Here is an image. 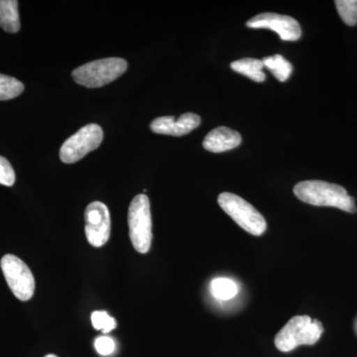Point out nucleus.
Returning <instances> with one entry per match:
<instances>
[{"mask_svg":"<svg viewBox=\"0 0 357 357\" xmlns=\"http://www.w3.org/2000/svg\"><path fill=\"white\" fill-rule=\"evenodd\" d=\"M15 172L8 160L0 156V185L11 187L15 183Z\"/></svg>","mask_w":357,"mask_h":357,"instance_id":"obj_19","label":"nucleus"},{"mask_svg":"<svg viewBox=\"0 0 357 357\" xmlns=\"http://www.w3.org/2000/svg\"><path fill=\"white\" fill-rule=\"evenodd\" d=\"M230 68L234 72L243 75V76L248 77L252 81L257 82V83H262L266 79V76L263 72L264 64H263L262 60H258V59H241V60L234 61V63H231Z\"/></svg>","mask_w":357,"mask_h":357,"instance_id":"obj_13","label":"nucleus"},{"mask_svg":"<svg viewBox=\"0 0 357 357\" xmlns=\"http://www.w3.org/2000/svg\"><path fill=\"white\" fill-rule=\"evenodd\" d=\"M86 239L91 245L102 248L110 237V215L109 208L102 202H93L84 211Z\"/></svg>","mask_w":357,"mask_h":357,"instance_id":"obj_8","label":"nucleus"},{"mask_svg":"<svg viewBox=\"0 0 357 357\" xmlns=\"http://www.w3.org/2000/svg\"><path fill=\"white\" fill-rule=\"evenodd\" d=\"M241 135L237 131L227 128H218L206 136L203 142L204 149L213 153H222L239 146Z\"/></svg>","mask_w":357,"mask_h":357,"instance_id":"obj_11","label":"nucleus"},{"mask_svg":"<svg viewBox=\"0 0 357 357\" xmlns=\"http://www.w3.org/2000/svg\"><path fill=\"white\" fill-rule=\"evenodd\" d=\"M211 291L218 300L227 301L236 297L238 287L236 282L229 278H217L211 281Z\"/></svg>","mask_w":357,"mask_h":357,"instance_id":"obj_15","label":"nucleus"},{"mask_svg":"<svg viewBox=\"0 0 357 357\" xmlns=\"http://www.w3.org/2000/svg\"><path fill=\"white\" fill-rule=\"evenodd\" d=\"M218 204L232 220L252 236H260L267 229V223L261 213L252 204L231 192H222Z\"/></svg>","mask_w":357,"mask_h":357,"instance_id":"obj_5","label":"nucleus"},{"mask_svg":"<svg viewBox=\"0 0 357 357\" xmlns=\"http://www.w3.org/2000/svg\"><path fill=\"white\" fill-rule=\"evenodd\" d=\"M24 91V84L15 77L0 75V100L17 98Z\"/></svg>","mask_w":357,"mask_h":357,"instance_id":"obj_16","label":"nucleus"},{"mask_svg":"<svg viewBox=\"0 0 357 357\" xmlns=\"http://www.w3.org/2000/svg\"><path fill=\"white\" fill-rule=\"evenodd\" d=\"M246 26L253 29L273 30L283 41H297L302 36V28L297 20L277 13L259 14L248 20Z\"/></svg>","mask_w":357,"mask_h":357,"instance_id":"obj_9","label":"nucleus"},{"mask_svg":"<svg viewBox=\"0 0 357 357\" xmlns=\"http://www.w3.org/2000/svg\"><path fill=\"white\" fill-rule=\"evenodd\" d=\"M340 18L349 26L357 24V0H337L335 2Z\"/></svg>","mask_w":357,"mask_h":357,"instance_id":"obj_17","label":"nucleus"},{"mask_svg":"<svg viewBox=\"0 0 357 357\" xmlns=\"http://www.w3.org/2000/svg\"><path fill=\"white\" fill-rule=\"evenodd\" d=\"M0 266L14 296L24 302L31 299L34 295L35 279L29 267L13 255H4Z\"/></svg>","mask_w":357,"mask_h":357,"instance_id":"obj_7","label":"nucleus"},{"mask_svg":"<svg viewBox=\"0 0 357 357\" xmlns=\"http://www.w3.org/2000/svg\"><path fill=\"white\" fill-rule=\"evenodd\" d=\"M96 351L100 354V356H107L114 354L115 351V342L112 337L102 335L98 337L95 342Z\"/></svg>","mask_w":357,"mask_h":357,"instance_id":"obj_20","label":"nucleus"},{"mask_svg":"<svg viewBox=\"0 0 357 357\" xmlns=\"http://www.w3.org/2000/svg\"><path fill=\"white\" fill-rule=\"evenodd\" d=\"M103 139V131L98 124L91 123L79 129L63 143L60 150L61 161L76 163L86 154L98 149Z\"/></svg>","mask_w":357,"mask_h":357,"instance_id":"obj_6","label":"nucleus"},{"mask_svg":"<svg viewBox=\"0 0 357 357\" xmlns=\"http://www.w3.org/2000/svg\"><path fill=\"white\" fill-rule=\"evenodd\" d=\"M264 67L271 70L277 79L280 82H286L290 77L293 72V66L283 56L274 55L266 57L262 60Z\"/></svg>","mask_w":357,"mask_h":357,"instance_id":"obj_14","label":"nucleus"},{"mask_svg":"<svg viewBox=\"0 0 357 357\" xmlns=\"http://www.w3.org/2000/svg\"><path fill=\"white\" fill-rule=\"evenodd\" d=\"M324 333L319 319L309 316H296L275 337V345L282 352L292 351L300 345H314Z\"/></svg>","mask_w":357,"mask_h":357,"instance_id":"obj_2","label":"nucleus"},{"mask_svg":"<svg viewBox=\"0 0 357 357\" xmlns=\"http://www.w3.org/2000/svg\"><path fill=\"white\" fill-rule=\"evenodd\" d=\"M201 124V117L198 114L188 112L181 115L178 119L174 116L158 117L150 124L154 133L165 135L183 136L192 132Z\"/></svg>","mask_w":357,"mask_h":357,"instance_id":"obj_10","label":"nucleus"},{"mask_svg":"<svg viewBox=\"0 0 357 357\" xmlns=\"http://www.w3.org/2000/svg\"><path fill=\"white\" fill-rule=\"evenodd\" d=\"M91 324L96 330L102 331L103 333H109L116 328V321L105 311L93 312L91 314Z\"/></svg>","mask_w":357,"mask_h":357,"instance_id":"obj_18","label":"nucleus"},{"mask_svg":"<svg viewBox=\"0 0 357 357\" xmlns=\"http://www.w3.org/2000/svg\"><path fill=\"white\" fill-rule=\"evenodd\" d=\"M0 27L8 33L20 31V18L16 0H0Z\"/></svg>","mask_w":357,"mask_h":357,"instance_id":"obj_12","label":"nucleus"},{"mask_svg":"<svg viewBox=\"0 0 357 357\" xmlns=\"http://www.w3.org/2000/svg\"><path fill=\"white\" fill-rule=\"evenodd\" d=\"M126 70L128 62L124 59L107 58L77 68L73 72V77L81 86L96 89L119 79Z\"/></svg>","mask_w":357,"mask_h":357,"instance_id":"obj_3","label":"nucleus"},{"mask_svg":"<svg viewBox=\"0 0 357 357\" xmlns=\"http://www.w3.org/2000/svg\"><path fill=\"white\" fill-rule=\"evenodd\" d=\"M294 194L300 201L316 206H333L347 213H356L354 199L342 185L324 181L312 180L298 183Z\"/></svg>","mask_w":357,"mask_h":357,"instance_id":"obj_1","label":"nucleus"},{"mask_svg":"<svg viewBox=\"0 0 357 357\" xmlns=\"http://www.w3.org/2000/svg\"><path fill=\"white\" fill-rule=\"evenodd\" d=\"M45 357H58V356H55V354H48V356H46Z\"/></svg>","mask_w":357,"mask_h":357,"instance_id":"obj_21","label":"nucleus"},{"mask_svg":"<svg viewBox=\"0 0 357 357\" xmlns=\"http://www.w3.org/2000/svg\"><path fill=\"white\" fill-rule=\"evenodd\" d=\"M129 237L137 252L145 255L151 248L152 220L146 195H137L128 210Z\"/></svg>","mask_w":357,"mask_h":357,"instance_id":"obj_4","label":"nucleus"}]
</instances>
